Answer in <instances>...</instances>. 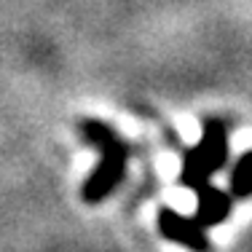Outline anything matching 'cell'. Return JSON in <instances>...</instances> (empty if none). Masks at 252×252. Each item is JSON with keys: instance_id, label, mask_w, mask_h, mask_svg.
<instances>
[{"instance_id": "obj_1", "label": "cell", "mask_w": 252, "mask_h": 252, "mask_svg": "<svg viewBox=\"0 0 252 252\" xmlns=\"http://www.w3.org/2000/svg\"><path fill=\"white\" fill-rule=\"evenodd\" d=\"M78 131L86 137L89 145L99 151L97 169L86 177L81 196L86 204H99V201H105L107 196L118 188V183L124 180L126 161H129V148H126V142L110 129V126L97 121V118L78 121Z\"/></svg>"}, {"instance_id": "obj_2", "label": "cell", "mask_w": 252, "mask_h": 252, "mask_svg": "<svg viewBox=\"0 0 252 252\" xmlns=\"http://www.w3.org/2000/svg\"><path fill=\"white\" fill-rule=\"evenodd\" d=\"M225 158H228L225 126H223V121H218V118H209V121L204 124L201 142L185 153L180 183H183L185 188H193V190L207 188L212 175L225 164Z\"/></svg>"}, {"instance_id": "obj_3", "label": "cell", "mask_w": 252, "mask_h": 252, "mask_svg": "<svg viewBox=\"0 0 252 252\" xmlns=\"http://www.w3.org/2000/svg\"><path fill=\"white\" fill-rule=\"evenodd\" d=\"M158 231L164 239L177 242L193 252H209V236L204 231V225H199L196 218H185V215L175 212V209H161L158 212Z\"/></svg>"}, {"instance_id": "obj_4", "label": "cell", "mask_w": 252, "mask_h": 252, "mask_svg": "<svg viewBox=\"0 0 252 252\" xmlns=\"http://www.w3.org/2000/svg\"><path fill=\"white\" fill-rule=\"evenodd\" d=\"M228 212H231V193H223V190L212 188V185L199 190V212H196L199 225L207 228V225L220 223Z\"/></svg>"}, {"instance_id": "obj_5", "label": "cell", "mask_w": 252, "mask_h": 252, "mask_svg": "<svg viewBox=\"0 0 252 252\" xmlns=\"http://www.w3.org/2000/svg\"><path fill=\"white\" fill-rule=\"evenodd\" d=\"M231 193L233 196H252V153H244L231 175Z\"/></svg>"}]
</instances>
